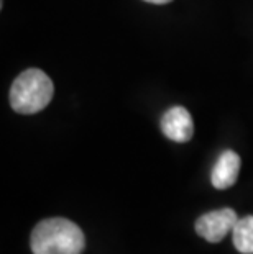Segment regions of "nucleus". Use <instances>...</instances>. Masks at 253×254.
<instances>
[{
  "instance_id": "20e7f679",
  "label": "nucleus",
  "mask_w": 253,
  "mask_h": 254,
  "mask_svg": "<svg viewBox=\"0 0 253 254\" xmlns=\"http://www.w3.org/2000/svg\"><path fill=\"white\" fill-rule=\"evenodd\" d=\"M161 131L171 141L187 143L194 134V123H192L191 113L184 107H171L161 117Z\"/></svg>"
},
{
  "instance_id": "423d86ee",
  "label": "nucleus",
  "mask_w": 253,
  "mask_h": 254,
  "mask_svg": "<svg viewBox=\"0 0 253 254\" xmlns=\"http://www.w3.org/2000/svg\"><path fill=\"white\" fill-rule=\"evenodd\" d=\"M232 238L237 251L242 254H253V215L237 221Z\"/></svg>"
},
{
  "instance_id": "7ed1b4c3",
  "label": "nucleus",
  "mask_w": 253,
  "mask_h": 254,
  "mask_svg": "<svg viewBox=\"0 0 253 254\" xmlns=\"http://www.w3.org/2000/svg\"><path fill=\"white\" fill-rule=\"evenodd\" d=\"M239 217L232 208H220L204 213L196 221V233L209 243H219L234 231Z\"/></svg>"
},
{
  "instance_id": "f03ea898",
  "label": "nucleus",
  "mask_w": 253,
  "mask_h": 254,
  "mask_svg": "<svg viewBox=\"0 0 253 254\" xmlns=\"http://www.w3.org/2000/svg\"><path fill=\"white\" fill-rule=\"evenodd\" d=\"M55 94L51 79L41 69L31 67L23 71L10 87V105L21 115L38 113L50 104Z\"/></svg>"
},
{
  "instance_id": "0eeeda50",
  "label": "nucleus",
  "mask_w": 253,
  "mask_h": 254,
  "mask_svg": "<svg viewBox=\"0 0 253 254\" xmlns=\"http://www.w3.org/2000/svg\"><path fill=\"white\" fill-rule=\"evenodd\" d=\"M145 2L156 3V5H163V3H169V2H173V0H145Z\"/></svg>"
},
{
  "instance_id": "f257e3e1",
  "label": "nucleus",
  "mask_w": 253,
  "mask_h": 254,
  "mask_svg": "<svg viewBox=\"0 0 253 254\" xmlns=\"http://www.w3.org/2000/svg\"><path fill=\"white\" fill-rule=\"evenodd\" d=\"M33 254H83L85 238L83 230L68 218L41 220L31 231Z\"/></svg>"
},
{
  "instance_id": "39448f33",
  "label": "nucleus",
  "mask_w": 253,
  "mask_h": 254,
  "mask_svg": "<svg viewBox=\"0 0 253 254\" xmlns=\"http://www.w3.org/2000/svg\"><path fill=\"white\" fill-rule=\"evenodd\" d=\"M240 156L235 153V151H224L222 154L219 156L217 163H215L214 169H212V186L215 189H229L232 187L237 182V177H239L240 172Z\"/></svg>"
}]
</instances>
